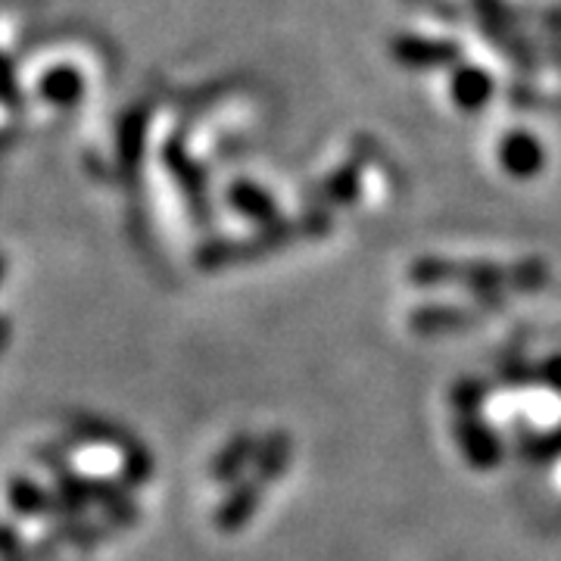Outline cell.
Instances as JSON below:
<instances>
[{
	"label": "cell",
	"mask_w": 561,
	"mask_h": 561,
	"mask_svg": "<svg viewBox=\"0 0 561 561\" xmlns=\"http://www.w3.org/2000/svg\"><path fill=\"white\" fill-rule=\"evenodd\" d=\"M537 381L549 383L552 390H559L561 393V353L559 356H549V359L542 362L540 368H537Z\"/></svg>",
	"instance_id": "15"
},
{
	"label": "cell",
	"mask_w": 561,
	"mask_h": 561,
	"mask_svg": "<svg viewBox=\"0 0 561 561\" xmlns=\"http://www.w3.org/2000/svg\"><path fill=\"white\" fill-rule=\"evenodd\" d=\"M456 443L461 456L478 471H493L502 461V443L490 424H483L478 415H459L456 419Z\"/></svg>",
	"instance_id": "3"
},
{
	"label": "cell",
	"mask_w": 561,
	"mask_h": 561,
	"mask_svg": "<svg viewBox=\"0 0 561 561\" xmlns=\"http://www.w3.org/2000/svg\"><path fill=\"white\" fill-rule=\"evenodd\" d=\"M260 446L262 440H256L253 434H238L234 440L221 449L219 459L213 461V481L216 483L238 481L250 465H256Z\"/></svg>",
	"instance_id": "5"
},
{
	"label": "cell",
	"mask_w": 561,
	"mask_h": 561,
	"mask_svg": "<svg viewBox=\"0 0 561 561\" xmlns=\"http://www.w3.org/2000/svg\"><path fill=\"white\" fill-rule=\"evenodd\" d=\"M412 331L419 334H446V331H461L471 324V316L461 309L449 306H424L419 312H412Z\"/></svg>",
	"instance_id": "9"
},
{
	"label": "cell",
	"mask_w": 561,
	"mask_h": 561,
	"mask_svg": "<svg viewBox=\"0 0 561 561\" xmlns=\"http://www.w3.org/2000/svg\"><path fill=\"white\" fill-rule=\"evenodd\" d=\"M393 57L405 66H443V62H453L459 57V47L456 44H437V41L424 38H400L393 41Z\"/></svg>",
	"instance_id": "7"
},
{
	"label": "cell",
	"mask_w": 561,
	"mask_h": 561,
	"mask_svg": "<svg viewBox=\"0 0 561 561\" xmlns=\"http://www.w3.org/2000/svg\"><path fill=\"white\" fill-rule=\"evenodd\" d=\"M453 94H456V103H459L461 110L474 113V110H481L483 103L490 101L493 81L486 79L481 69H459L456 79H453Z\"/></svg>",
	"instance_id": "11"
},
{
	"label": "cell",
	"mask_w": 561,
	"mask_h": 561,
	"mask_svg": "<svg viewBox=\"0 0 561 561\" xmlns=\"http://www.w3.org/2000/svg\"><path fill=\"white\" fill-rule=\"evenodd\" d=\"M7 493H10L13 512L25 515V518H38V515H47V512H57V500H50L38 483L28 481V478H13Z\"/></svg>",
	"instance_id": "10"
},
{
	"label": "cell",
	"mask_w": 561,
	"mask_h": 561,
	"mask_svg": "<svg viewBox=\"0 0 561 561\" xmlns=\"http://www.w3.org/2000/svg\"><path fill=\"white\" fill-rule=\"evenodd\" d=\"M262 505V481H243L238 483L231 493H228V500L221 502L219 508H216V530L219 534H241L247 524L253 522V515L260 512Z\"/></svg>",
	"instance_id": "4"
},
{
	"label": "cell",
	"mask_w": 561,
	"mask_h": 561,
	"mask_svg": "<svg viewBox=\"0 0 561 561\" xmlns=\"http://www.w3.org/2000/svg\"><path fill=\"white\" fill-rule=\"evenodd\" d=\"M41 94L47 98V103H60V106H69V103L79 101L81 94V76L76 69H54L47 72L44 81H41Z\"/></svg>",
	"instance_id": "13"
},
{
	"label": "cell",
	"mask_w": 561,
	"mask_h": 561,
	"mask_svg": "<svg viewBox=\"0 0 561 561\" xmlns=\"http://www.w3.org/2000/svg\"><path fill=\"white\" fill-rule=\"evenodd\" d=\"M290 456H294V440H290V434H287V431L268 434V437L262 440L260 456H256V481H278L280 474L287 471V465H290Z\"/></svg>",
	"instance_id": "8"
},
{
	"label": "cell",
	"mask_w": 561,
	"mask_h": 561,
	"mask_svg": "<svg viewBox=\"0 0 561 561\" xmlns=\"http://www.w3.org/2000/svg\"><path fill=\"white\" fill-rule=\"evenodd\" d=\"M486 400V383L474 381V378H465L453 387V405L459 415H478V409Z\"/></svg>",
	"instance_id": "14"
},
{
	"label": "cell",
	"mask_w": 561,
	"mask_h": 561,
	"mask_svg": "<svg viewBox=\"0 0 561 561\" xmlns=\"http://www.w3.org/2000/svg\"><path fill=\"white\" fill-rule=\"evenodd\" d=\"M328 234V216H309L300 221H287V225H265L260 234H253L250 241L238 243H219V247H209L197 256V265L203 268H221V265H238V262L260 260L268 253H278L280 247H287L297 238H319Z\"/></svg>",
	"instance_id": "2"
},
{
	"label": "cell",
	"mask_w": 561,
	"mask_h": 561,
	"mask_svg": "<svg viewBox=\"0 0 561 561\" xmlns=\"http://www.w3.org/2000/svg\"><path fill=\"white\" fill-rule=\"evenodd\" d=\"M231 203L241 209L243 216H250V219L265 221V225H272V219L278 216V209H275V201L260 191L256 184H247V181H238L234 187H231Z\"/></svg>",
	"instance_id": "12"
},
{
	"label": "cell",
	"mask_w": 561,
	"mask_h": 561,
	"mask_svg": "<svg viewBox=\"0 0 561 561\" xmlns=\"http://www.w3.org/2000/svg\"><path fill=\"white\" fill-rule=\"evenodd\" d=\"M502 165L515 175V179H530L542 169V147L540 140L527 131H515L502 140Z\"/></svg>",
	"instance_id": "6"
},
{
	"label": "cell",
	"mask_w": 561,
	"mask_h": 561,
	"mask_svg": "<svg viewBox=\"0 0 561 561\" xmlns=\"http://www.w3.org/2000/svg\"><path fill=\"white\" fill-rule=\"evenodd\" d=\"M412 280L415 284H443V280H456L468 284L478 294H490L500 284L512 280L515 287L534 290L546 280L540 262H524L515 268H500V265H486V262H446V260H421L412 265Z\"/></svg>",
	"instance_id": "1"
}]
</instances>
